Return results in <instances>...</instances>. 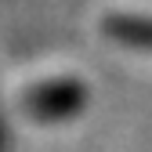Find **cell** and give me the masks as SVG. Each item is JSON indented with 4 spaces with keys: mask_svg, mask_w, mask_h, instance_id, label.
Returning <instances> with one entry per match:
<instances>
[{
    "mask_svg": "<svg viewBox=\"0 0 152 152\" xmlns=\"http://www.w3.org/2000/svg\"><path fill=\"white\" fill-rule=\"evenodd\" d=\"M26 112L40 123H54V120H69L76 112H83L87 105V87L80 80H44L26 91L22 98Z\"/></svg>",
    "mask_w": 152,
    "mask_h": 152,
    "instance_id": "obj_1",
    "label": "cell"
},
{
    "mask_svg": "<svg viewBox=\"0 0 152 152\" xmlns=\"http://www.w3.org/2000/svg\"><path fill=\"white\" fill-rule=\"evenodd\" d=\"M105 33L123 47H138V51H152V18L141 15H112L105 18Z\"/></svg>",
    "mask_w": 152,
    "mask_h": 152,
    "instance_id": "obj_2",
    "label": "cell"
}]
</instances>
